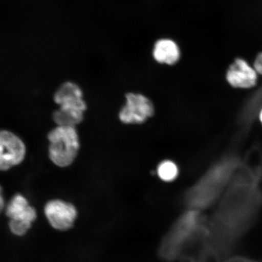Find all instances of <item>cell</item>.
Returning a JSON list of instances; mask_svg holds the SVG:
<instances>
[{
	"mask_svg": "<svg viewBox=\"0 0 262 262\" xmlns=\"http://www.w3.org/2000/svg\"><path fill=\"white\" fill-rule=\"evenodd\" d=\"M256 186L253 180H238L223 202L212 228L221 247L230 248L256 218L261 202Z\"/></svg>",
	"mask_w": 262,
	"mask_h": 262,
	"instance_id": "1",
	"label": "cell"
},
{
	"mask_svg": "<svg viewBox=\"0 0 262 262\" xmlns=\"http://www.w3.org/2000/svg\"><path fill=\"white\" fill-rule=\"evenodd\" d=\"M234 163L224 161L213 167L199 180L188 195L189 204L195 208L210 205L221 195L230 178Z\"/></svg>",
	"mask_w": 262,
	"mask_h": 262,
	"instance_id": "2",
	"label": "cell"
},
{
	"mask_svg": "<svg viewBox=\"0 0 262 262\" xmlns=\"http://www.w3.org/2000/svg\"><path fill=\"white\" fill-rule=\"evenodd\" d=\"M49 158L59 168H67L76 159L80 143L76 127L57 126L49 131Z\"/></svg>",
	"mask_w": 262,
	"mask_h": 262,
	"instance_id": "3",
	"label": "cell"
},
{
	"mask_svg": "<svg viewBox=\"0 0 262 262\" xmlns=\"http://www.w3.org/2000/svg\"><path fill=\"white\" fill-rule=\"evenodd\" d=\"M42 212L49 227L58 232L72 230L80 215L79 209L76 205L61 198L48 200L42 207Z\"/></svg>",
	"mask_w": 262,
	"mask_h": 262,
	"instance_id": "4",
	"label": "cell"
},
{
	"mask_svg": "<svg viewBox=\"0 0 262 262\" xmlns=\"http://www.w3.org/2000/svg\"><path fill=\"white\" fill-rule=\"evenodd\" d=\"M200 224L199 215L191 211L183 216L172 229L163 246V252L166 256L172 257L178 254L192 238Z\"/></svg>",
	"mask_w": 262,
	"mask_h": 262,
	"instance_id": "5",
	"label": "cell"
},
{
	"mask_svg": "<svg viewBox=\"0 0 262 262\" xmlns=\"http://www.w3.org/2000/svg\"><path fill=\"white\" fill-rule=\"evenodd\" d=\"M26 155L24 141L11 131L0 130V171L20 165Z\"/></svg>",
	"mask_w": 262,
	"mask_h": 262,
	"instance_id": "6",
	"label": "cell"
},
{
	"mask_svg": "<svg viewBox=\"0 0 262 262\" xmlns=\"http://www.w3.org/2000/svg\"><path fill=\"white\" fill-rule=\"evenodd\" d=\"M126 99L125 105L119 113L120 119L124 123H142L155 112L151 101L142 94L130 93Z\"/></svg>",
	"mask_w": 262,
	"mask_h": 262,
	"instance_id": "7",
	"label": "cell"
},
{
	"mask_svg": "<svg viewBox=\"0 0 262 262\" xmlns=\"http://www.w3.org/2000/svg\"><path fill=\"white\" fill-rule=\"evenodd\" d=\"M8 221H15L34 226L38 211L30 200L20 192L15 193L8 200L4 213Z\"/></svg>",
	"mask_w": 262,
	"mask_h": 262,
	"instance_id": "8",
	"label": "cell"
},
{
	"mask_svg": "<svg viewBox=\"0 0 262 262\" xmlns=\"http://www.w3.org/2000/svg\"><path fill=\"white\" fill-rule=\"evenodd\" d=\"M55 103L59 107L85 111L87 104L83 99V91L73 81H66L59 87L54 95Z\"/></svg>",
	"mask_w": 262,
	"mask_h": 262,
	"instance_id": "9",
	"label": "cell"
},
{
	"mask_svg": "<svg viewBox=\"0 0 262 262\" xmlns=\"http://www.w3.org/2000/svg\"><path fill=\"white\" fill-rule=\"evenodd\" d=\"M227 78L233 87L251 88L257 83V72L243 59L237 58L229 67Z\"/></svg>",
	"mask_w": 262,
	"mask_h": 262,
	"instance_id": "10",
	"label": "cell"
},
{
	"mask_svg": "<svg viewBox=\"0 0 262 262\" xmlns=\"http://www.w3.org/2000/svg\"><path fill=\"white\" fill-rule=\"evenodd\" d=\"M181 50L176 41L168 38H160L155 42L152 52L157 63L168 66L178 63L181 58Z\"/></svg>",
	"mask_w": 262,
	"mask_h": 262,
	"instance_id": "11",
	"label": "cell"
},
{
	"mask_svg": "<svg viewBox=\"0 0 262 262\" xmlns=\"http://www.w3.org/2000/svg\"><path fill=\"white\" fill-rule=\"evenodd\" d=\"M84 114L83 111L59 107L52 118L57 126L76 127L83 122Z\"/></svg>",
	"mask_w": 262,
	"mask_h": 262,
	"instance_id": "12",
	"label": "cell"
},
{
	"mask_svg": "<svg viewBox=\"0 0 262 262\" xmlns=\"http://www.w3.org/2000/svg\"><path fill=\"white\" fill-rule=\"evenodd\" d=\"M157 173L159 178L164 181L171 182L178 176V167L171 160H165L159 165Z\"/></svg>",
	"mask_w": 262,
	"mask_h": 262,
	"instance_id": "13",
	"label": "cell"
},
{
	"mask_svg": "<svg viewBox=\"0 0 262 262\" xmlns=\"http://www.w3.org/2000/svg\"><path fill=\"white\" fill-rule=\"evenodd\" d=\"M8 200H6L4 193V189L2 186L0 185V214L4 213L6 204Z\"/></svg>",
	"mask_w": 262,
	"mask_h": 262,
	"instance_id": "14",
	"label": "cell"
},
{
	"mask_svg": "<svg viewBox=\"0 0 262 262\" xmlns=\"http://www.w3.org/2000/svg\"><path fill=\"white\" fill-rule=\"evenodd\" d=\"M254 65L257 73L262 75V52L258 54Z\"/></svg>",
	"mask_w": 262,
	"mask_h": 262,
	"instance_id": "15",
	"label": "cell"
},
{
	"mask_svg": "<svg viewBox=\"0 0 262 262\" xmlns=\"http://www.w3.org/2000/svg\"><path fill=\"white\" fill-rule=\"evenodd\" d=\"M260 120H261V122L262 123V111H261V112L260 114Z\"/></svg>",
	"mask_w": 262,
	"mask_h": 262,
	"instance_id": "16",
	"label": "cell"
},
{
	"mask_svg": "<svg viewBox=\"0 0 262 262\" xmlns=\"http://www.w3.org/2000/svg\"><path fill=\"white\" fill-rule=\"evenodd\" d=\"M249 262H262V261H249Z\"/></svg>",
	"mask_w": 262,
	"mask_h": 262,
	"instance_id": "17",
	"label": "cell"
}]
</instances>
